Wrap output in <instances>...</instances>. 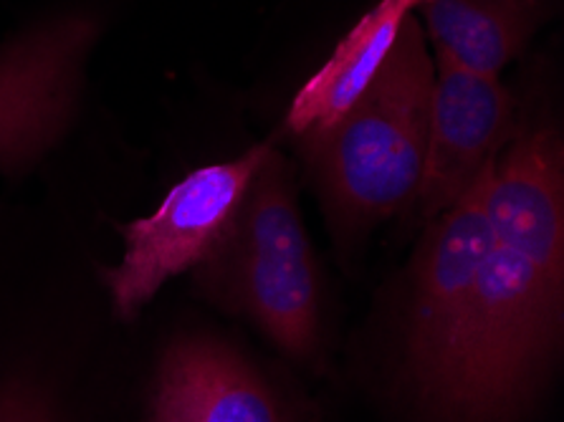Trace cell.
<instances>
[{"label":"cell","mask_w":564,"mask_h":422,"mask_svg":"<svg viewBox=\"0 0 564 422\" xmlns=\"http://www.w3.org/2000/svg\"><path fill=\"white\" fill-rule=\"evenodd\" d=\"M564 329V148L519 117L491 177V244L438 382L433 422H519Z\"/></svg>","instance_id":"obj_1"},{"label":"cell","mask_w":564,"mask_h":422,"mask_svg":"<svg viewBox=\"0 0 564 422\" xmlns=\"http://www.w3.org/2000/svg\"><path fill=\"white\" fill-rule=\"evenodd\" d=\"M433 79L429 41L410 13L362 97L335 125L299 140L332 226L345 240L415 205Z\"/></svg>","instance_id":"obj_2"},{"label":"cell","mask_w":564,"mask_h":422,"mask_svg":"<svg viewBox=\"0 0 564 422\" xmlns=\"http://www.w3.org/2000/svg\"><path fill=\"white\" fill-rule=\"evenodd\" d=\"M200 296L256 326L296 365L324 359L322 275L296 205L292 167L269 150L218 246L193 269Z\"/></svg>","instance_id":"obj_3"},{"label":"cell","mask_w":564,"mask_h":422,"mask_svg":"<svg viewBox=\"0 0 564 422\" xmlns=\"http://www.w3.org/2000/svg\"><path fill=\"white\" fill-rule=\"evenodd\" d=\"M269 150L259 144L236 160L187 172L155 210L127 223L122 261L101 271L119 318H134L167 281L193 271L218 246Z\"/></svg>","instance_id":"obj_4"},{"label":"cell","mask_w":564,"mask_h":422,"mask_svg":"<svg viewBox=\"0 0 564 422\" xmlns=\"http://www.w3.org/2000/svg\"><path fill=\"white\" fill-rule=\"evenodd\" d=\"M494 165L431 220L410 281L403 377L417 404L429 398L456 342L468 294L491 244Z\"/></svg>","instance_id":"obj_5"},{"label":"cell","mask_w":564,"mask_h":422,"mask_svg":"<svg viewBox=\"0 0 564 422\" xmlns=\"http://www.w3.org/2000/svg\"><path fill=\"white\" fill-rule=\"evenodd\" d=\"M429 144L415 208L423 220L438 218L497 162L514 134L519 111L499 76L474 74L435 56Z\"/></svg>","instance_id":"obj_6"},{"label":"cell","mask_w":564,"mask_h":422,"mask_svg":"<svg viewBox=\"0 0 564 422\" xmlns=\"http://www.w3.org/2000/svg\"><path fill=\"white\" fill-rule=\"evenodd\" d=\"M152 422H292L286 404L241 351L203 334L160 359Z\"/></svg>","instance_id":"obj_7"},{"label":"cell","mask_w":564,"mask_h":422,"mask_svg":"<svg viewBox=\"0 0 564 422\" xmlns=\"http://www.w3.org/2000/svg\"><path fill=\"white\" fill-rule=\"evenodd\" d=\"M413 13L408 0H380L370 8L332 56L302 84L286 111V129L296 140L335 125L362 97L388 62L400 29Z\"/></svg>","instance_id":"obj_8"},{"label":"cell","mask_w":564,"mask_h":422,"mask_svg":"<svg viewBox=\"0 0 564 422\" xmlns=\"http://www.w3.org/2000/svg\"><path fill=\"white\" fill-rule=\"evenodd\" d=\"M433 54L474 74L499 76L544 19L542 0H433L417 8Z\"/></svg>","instance_id":"obj_9"},{"label":"cell","mask_w":564,"mask_h":422,"mask_svg":"<svg viewBox=\"0 0 564 422\" xmlns=\"http://www.w3.org/2000/svg\"><path fill=\"white\" fill-rule=\"evenodd\" d=\"M408 3H410V8H413V13H415L417 8H421V6H429V3H433V0H408Z\"/></svg>","instance_id":"obj_10"},{"label":"cell","mask_w":564,"mask_h":422,"mask_svg":"<svg viewBox=\"0 0 564 422\" xmlns=\"http://www.w3.org/2000/svg\"><path fill=\"white\" fill-rule=\"evenodd\" d=\"M56 422H62V420H56Z\"/></svg>","instance_id":"obj_11"}]
</instances>
